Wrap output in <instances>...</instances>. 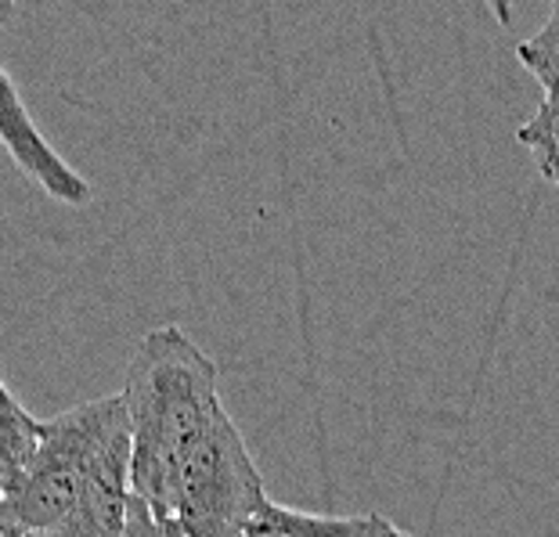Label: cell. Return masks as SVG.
<instances>
[{"mask_svg":"<svg viewBox=\"0 0 559 537\" xmlns=\"http://www.w3.org/2000/svg\"><path fill=\"white\" fill-rule=\"evenodd\" d=\"M130 426V494L166 509L181 462L224 411L221 368L177 325L145 332L123 383Z\"/></svg>","mask_w":559,"mask_h":537,"instance_id":"obj_1","label":"cell"},{"mask_svg":"<svg viewBox=\"0 0 559 537\" xmlns=\"http://www.w3.org/2000/svg\"><path fill=\"white\" fill-rule=\"evenodd\" d=\"M120 451H130L123 393L76 404L40 426V448L15 491L0 498V530L55 534L83 505L94 480Z\"/></svg>","mask_w":559,"mask_h":537,"instance_id":"obj_2","label":"cell"},{"mask_svg":"<svg viewBox=\"0 0 559 537\" xmlns=\"http://www.w3.org/2000/svg\"><path fill=\"white\" fill-rule=\"evenodd\" d=\"M264 501V480L239 426L221 411L210 433L181 462L163 512L181 523L185 537H242Z\"/></svg>","mask_w":559,"mask_h":537,"instance_id":"obj_3","label":"cell"},{"mask_svg":"<svg viewBox=\"0 0 559 537\" xmlns=\"http://www.w3.org/2000/svg\"><path fill=\"white\" fill-rule=\"evenodd\" d=\"M0 145L8 148L19 170L29 181H37L51 199L66 202V206H87L91 202V184L47 145V138L19 98L15 80L4 73V65H0Z\"/></svg>","mask_w":559,"mask_h":537,"instance_id":"obj_4","label":"cell"},{"mask_svg":"<svg viewBox=\"0 0 559 537\" xmlns=\"http://www.w3.org/2000/svg\"><path fill=\"white\" fill-rule=\"evenodd\" d=\"M40 426L44 422L33 419L0 379V498L15 491L22 473L29 469L40 448Z\"/></svg>","mask_w":559,"mask_h":537,"instance_id":"obj_5","label":"cell"},{"mask_svg":"<svg viewBox=\"0 0 559 537\" xmlns=\"http://www.w3.org/2000/svg\"><path fill=\"white\" fill-rule=\"evenodd\" d=\"M361 516L343 520V516H314V512H296L264 501L253 520L246 523L242 537H358Z\"/></svg>","mask_w":559,"mask_h":537,"instance_id":"obj_6","label":"cell"},{"mask_svg":"<svg viewBox=\"0 0 559 537\" xmlns=\"http://www.w3.org/2000/svg\"><path fill=\"white\" fill-rule=\"evenodd\" d=\"M516 141L531 152L545 181L559 188V94H545L534 116L516 130Z\"/></svg>","mask_w":559,"mask_h":537,"instance_id":"obj_7","label":"cell"},{"mask_svg":"<svg viewBox=\"0 0 559 537\" xmlns=\"http://www.w3.org/2000/svg\"><path fill=\"white\" fill-rule=\"evenodd\" d=\"M516 58H520V65L542 83L545 94H559V0L549 22L516 47Z\"/></svg>","mask_w":559,"mask_h":537,"instance_id":"obj_8","label":"cell"},{"mask_svg":"<svg viewBox=\"0 0 559 537\" xmlns=\"http://www.w3.org/2000/svg\"><path fill=\"white\" fill-rule=\"evenodd\" d=\"M120 537H185V530H181V523H177L174 516H166V512L152 509L148 501L130 494L127 523H123Z\"/></svg>","mask_w":559,"mask_h":537,"instance_id":"obj_9","label":"cell"},{"mask_svg":"<svg viewBox=\"0 0 559 537\" xmlns=\"http://www.w3.org/2000/svg\"><path fill=\"white\" fill-rule=\"evenodd\" d=\"M358 537H408L404 530H397L394 523L383 516H361V530Z\"/></svg>","mask_w":559,"mask_h":537,"instance_id":"obj_10","label":"cell"},{"mask_svg":"<svg viewBox=\"0 0 559 537\" xmlns=\"http://www.w3.org/2000/svg\"><path fill=\"white\" fill-rule=\"evenodd\" d=\"M484 4L498 19V26H509V22H513V11H516L520 0H484Z\"/></svg>","mask_w":559,"mask_h":537,"instance_id":"obj_11","label":"cell"},{"mask_svg":"<svg viewBox=\"0 0 559 537\" xmlns=\"http://www.w3.org/2000/svg\"><path fill=\"white\" fill-rule=\"evenodd\" d=\"M15 8H19V0H0V26H8L11 15H15Z\"/></svg>","mask_w":559,"mask_h":537,"instance_id":"obj_12","label":"cell"},{"mask_svg":"<svg viewBox=\"0 0 559 537\" xmlns=\"http://www.w3.org/2000/svg\"><path fill=\"white\" fill-rule=\"evenodd\" d=\"M0 537H29V534H19V530H0Z\"/></svg>","mask_w":559,"mask_h":537,"instance_id":"obj_13","label":"cell"}]
</instances>
